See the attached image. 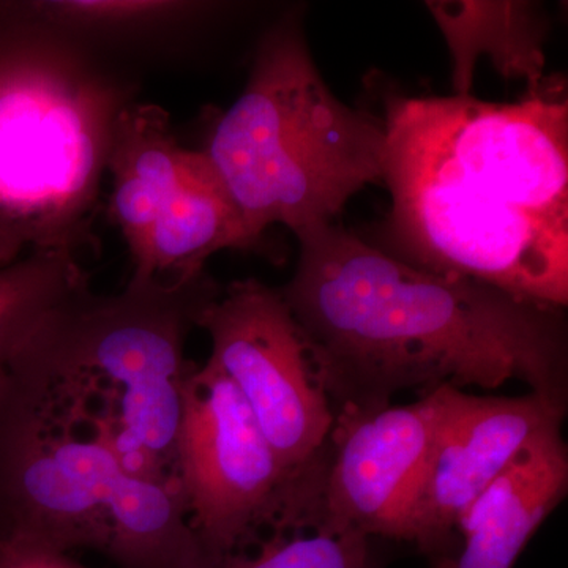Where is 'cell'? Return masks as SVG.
Listing matches in <instances>:
<instances>
[{"label":"cell","mask_w":568,"mask_h":568,"mask_svg":"<svg viewBox=\"0 0 568 568\" xmlns=\"http://www.w3.org/2000/svg\"><path fill=\"white\" fill-rule=\"evenodd\" d=\"M174 477L213 560L263 534L304 529L308 478L284 469L237 388L209 362L183 386Z\"/></svg>","instance_id":"8992f818"},{"label":"cell","mask_w":568,"mask_h":568,"mask_svg":"<svg viewBox=\"0 0 568 568\" xmlns=\"http://www.w3.org/2000/svg\"><path fill=\"white\" fill-rule=\"evenodd\" d=\"M89 284L70 254H32L0 267V375L52 310Z\"/></svg>","instance_id":"9a60e30c"},{"label":"cell","mask_w":568,"mask_h":568,"mask_svg":"<svg viewBox=\"0 0 568 568\" xmlns=\"http://www.w3.org/2000/svg\"><path fill=\"white\" fill-rule=\"evenodd\" d=\"M567 406L529 392L478 396L458 390L436 437L410 523V544L428 560L457 548L458 519Z\"/></svg>","instance_id":"9c48e42d"},{"label":"cell","mask_w":568,"mask_h":568,"mask_svg":"<svg viewBox=\"0 0 568 568\" xmlns=\"http://www.w3.org/2000/svg\"><path fill=\"white\" fill-rule=\"evenodd\" d=\"M297 241L293 278L278 290L335 413L508 381L567 406L564 308L407 264L336 223Z\"/></svg>","instance_id":"7a4b0ae2"},{"label":"cell","mask_w":568,"mask_h":568,"mask_svg":"<svg viewBox=\"0 0 568 568\" xmlns=\"http://www.w3.org/2000/svg\"><path fill=\"white\" fill-rule=\"evenodd\" d=\"M33 13L85 47L97 41L152 39L193 28L219 13V3L179 0H48Z\"/></svg>","instance_id":"5bb4252c"},{"label":"cell","mask_w":568,"mask_h":568,"mask_svg":"<svg viewBox=\"0 0 568 568\" xmlns=\"http://www.w3.org/2000/svg\"><path fill=\"white\" fill-rule=\"evenodd\" d=\"M452 55L455 95H470L476 63L487 55L507 80L544 84L548 21L534 2H426Z\"/></svg>","instance_id":"7c38bea8"},{"label":"cell","mask_w":568,"mask_h":568,"mask_svg":"<svg viewBox=\"0 0 568 568\" xmlns=\"http://www.w3.org/2000/svg\"><path fill=\"white\" fill-rule=\"evenodd\" d=\"M197 151L254 246L275 224L295 237L334 224L351 197L383 182L386 130L331 91L293 10L261 37L244 91Z\"/></svg>","instance_id":"5b68a950"},{"label":"cell","mask_w":568,"mask_h":568,"mask_svg":"<svg viewBox=\"0 0 568 568\" xmlns=\"http://www.w3.org/2000/svg\"><path fill=\"white\" fill-rule=\"evenodd\" d=\"M248 248L244 222L212 170L163 205L133 263L132 278H193L204 274L213 254Z\"/></svg>","instance_id":"4fadbf2b"},{"label":"cell","mask_w":568,"mask_h":568,"mask_svg":"<svg viewBox=\"0 0 568 568\" xmlns=\"http://www.w3.org/2000/svg\"><path fill=\"white\" fill-rule=\"evenodd\" d=\"M9 387H10L9 373H3V375H0V407H2L3 402H6L7 394H9Z\"/></svg>","instance_id":"ac0fdd59"},{"label":"cell","mask_w":568,"mask_h":568,"mask_svg":"<svg viewBox=\"0 0 568 568\" xmlns=\"http://www.w3.org/2000/svg\"><path fill=\"white\" fill-rule=\"evenodd\" d=\"M106 173L111 219L134 263L163 205L186 183L211 174L212 166L203 153L179 144L162 106L133 102L115 123Z\"/></svg>","instance_id":"8fae6325"},{"label":"cell","mask_w":568,"mask_h":568,"mask_svg":"<svg viewBox=\"0 0 568 568\" xmlns=\"http://www.w3.org/2000/svg\"><path fill=\"white\" fill-rule=\"evenodd\" d=\"M197 327L211 336L209 364L237 388L284 469L320 476L335 409L278 287L235 280L205 306Z\"/></svg>","instance_id":"52a82bcc"},{"label":"cell","mask_w":568,"mask_h":568,"mask_svg":"<svg viewBox=\"0 0 568 568\" xmlns=\"http://www.w3.org/2000/svg\"><path fill=\"white\" fill-rule=\"evenodd\" d=\"M0 568H85L65 552L24 540L0 541Z\"/></svg>","instance_id":"e0dca14e"},{"label":"cell","mask_w":568,"mask_h":568,"mask_svg":"<svg viewBox=\"0 0 568 568\" xmlns=\"http://www.w3.org/2000/svg\"><path fill=\"white\" fill-rule=\"evenodd\" d=\"M376 538L339 530H275L213 568H386Z\"/></svg>","instance_id":"2e32d148"},{"label":"cell","mask_w":568,"mask_h":568,"mask_svg":"<svg viewBox=\"0 0 568 568\" xmlns=\"http://www.w3.org/2000/svg\"><path fill=\"white\" fill-rule=\"evenodd\" d=\"M562 425L538 435L458 519L457 548L429 568H514L530 538L566 499Z\"/></svg>","instance_id":"30bf717a"},{"label":"cell","mask_w":568,"mask_h":568,"mask_svg":"<svg viewBox=\"0 0 568 568\" xmlns=\"http://www.w3.org/2000/svg\"><path fill=\"white\" fill-rule=\"evenodd\" d=\"M392 197L384 252L526 301L568 304V102L383 95Z\"/></svg>","instance_id":"6da1fadb"},{"label":"cell","mask_w":568,"mask_h":568,"mask_svg":"<svg viewBox=\"0 0 568 568\" xmlns=\"http://www.w3.org/2000/svg\"><path fill=\"white\" fill-rule=\"evenodd\" d=\"M136 88L81 41L0 2V267L99 252L112 134Z\"/></svg>","instance_id":"277c9868"},{"label":"cell","mask_w":568,"mask_h":568,"mask_svg":"<svg viewBox=\"0 0 568 568\" xmlns=\"http://www.w3.org/2000/svg\"><path fill=\"white\" fill-rule=\"evenodd\" d=\"M222 286L207 274L134 280L114 295L80 291L29 336L11 381L61 424L99 407L84 432L106 440L134 476L175 481L185 343Z\"/></svg>","instance_id":"3957f363"},{"label":"cell","mask_w":568,"mask_h":568,"mask_svg":"<svg viewBox=\"0 0 568 568\" xmlns=\"http://www.w3.org/2000/svg\"><path fill=\"white\" fill-rule=\"evenodd\" d=\"M459 388L416 403L335 413L312 528L410 544V523L429 455Z\"/></svg>","instance_id":"ba28073f"}]
</instances>
